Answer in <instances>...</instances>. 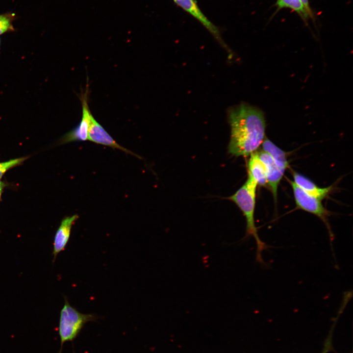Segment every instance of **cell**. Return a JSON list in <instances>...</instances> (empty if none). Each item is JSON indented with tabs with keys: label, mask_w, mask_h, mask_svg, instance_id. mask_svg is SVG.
<instances>
[{
	"label": "cell",
	"mask_w": 353,
	"mask_h": 353,
	"mask_svg": "<svg viewBox=\"0 0 353 353\" xmlns=\"http://www.w3.org/2000/svg\"><path fill=\"white\" fill-rule=\"evenodd\" d=\"M230 126L228 152L235 156H247L258 148L265 138V120L256 108L242 103L228 111Z\"/></svg>",
	"instance_id": "1"
},
{
	"label": "cell",
	"mask_w": 353,
	"mask_h": 353,
	"mask_svg": "<svg viewBox=\"0 0 353 353\" xmlns=\"http://www.w3.org/2000/svg\"><path fill=\"white\" fill-rule=\"evenodd\" d=\"M257 183L248 176L245 183L228 199L234 202L245 216L246 221V235L243 240L250 237L254 238L256 245V261L266 265L262 256V252L270 247L260 238L255 224L256 190Z\"/></svg>",
	"instance_id": "2"
},
{
	"label": "cell",
	"mask_w": 353,
	"mask_h": 353,
	"mask_svg": "<svg viewBox=\"0 0 353 353\" xmlns=\"http://www.w3.org/2000/svg\"><path fill=\"white\" fill-rule=\"evenodd\" d=\"M99 319L95 314L80 312L65 298L64 306L60 312L58 333L60 344L58 353H62L66 342H72L78 337L86 323L95 322Z\"/></svg>",
	"instance_id": "3"
},
{
	"label": "cell",
	"mask_w": 353,
	"mask_h": 353,
	"mask_svg": "<svg viewBox=\"0 0 353 353\" xmlns=\"http://www.w3.org/2000/svg\"><path fill=\"white\" fill-rule=\"evenodd\" d=\"M289 181L292 187L297 207L316 216L326 225L329 234L331 249L333 252L332 243L334 240V235L328 222L329 211L324 207L321 200L303 191L293 181L289 180Z\"/></svg>",
	"instance_id": "4"
},
{
	"label": "cell",
	"mask_w": 353,
	"mask_h": 353,
	"mask_svg": "<svg viewBox=\"0 0 353 353\" xmlns=\"http://www.w3.org/2000/svg\"><path fill=\"white\" fill-rule=\"evenodd\" d=\"M88 86L85 92L79 96L82 108V118L79 124L74 129L64 135L59 140L58 144H64L74 141L88 140V128L92 114L88 105Z\"/></svg>",
	"instance_id": "5"
},
{
	"label": "cell",
	"mask_w": 353,
	"mask_h": 353,
	"mask_svg": "<svg viewBox=\"0 0 353 353\" xmlns=\"http://www.w3.org/2000/svg\"><path fill=\"white\" fill-rule=\"evenodd\" d=\"M88 140L96 144L120 150L126 153L140 158L137 154L118 144L92 115L88 128Z\"/></svg>",
	"instance_id": "6"
},
{
	"label": "cell",
	"mask_w": 353,
	"mask_h": 353,
	"mask_svg": "<svg viewBox=\"0 0 353 353\" xmlns=\"http://www.w3.org/2000/svg\"><path fill=\"white\" fill-rule=\"evenodd\" d=\"M174 1L177 5L200 22L225 49H227L218 28L202 13L195 0H174Z\"/></svg>",
	"instance_id": "7"
},
{
	"label": "cell",
	"mask_w": 353,
	"mask_h": 353,
	"mask_svg": "<svg viewBox=\"0 0 353 353\" xmlns=\"http://www.w3.org/2000/svg\"><path fill=\"white\" fill-rule=\"evenodd\" d=\"M78 218L77 214H75L65 217L61 221L54 237L53 262L55 260L57 255L65 249L70 237L72 226Z\"/></svg>",
	"instance_id": "8"
},
{
	"label": "cell",
	"mask_w": 353,
	"mask_h": 353,
	"mask_svg": "<svg viewBox=\"0 0 353 353\" xmlns=\"http://www.w3.org/2000/svg\"><path fill=\"white\" fill-rule=\"evenodd\" d=\"M257 153L265 166L267 184L270 188L275 201L277 202L278 187L284 172L281 170L271 156L267 152L261 151Z\"/></svg>",
	"instance_id": "9"
},
{
	"label": "cell",
	"mask_w": 353,
	"mask_h": 353,
	"mask_svg": "<svg viewBox=\"0 0 353 353\" xmlns=\"http://www.w3.org/2000/svg\"><path fill=\"white\" fill-rule=\"evenodd\" d=\"M294 182L303 191L320 200L326 198L332 191V187L321 188L310 179L296 172L293 173Z\"/></svg>",
	"instance_id": "10"
},
{
	"label": "cell",
	"mask_w": 353,
	"mask_h": 353,
	"mask_svg": "<svg viewBox=\"0 0 353 353\" xmlns=\"http://www.w3.org/2000/svg\"><path fill=\"white\" fill-rule=\"evenodd\" d=\"M248 168V176L252 177L257 185L265 186L267 184L266 169L257 152L250 155Z\"/></svg>",
	"instance_id": "11"
},
{
	"label": "cell",
	"mask_w": 353,
	"mask_h": 353,
	"mask_svg": "<svg viewBox=\"0 0 353 353\" xmlns=\"http://www.w3.org/2000/svg\"><path fill=\"white\" fill-rule=\"evenodd\" d=\"M262 147L264 151L269 154L277 166L283 172L289 167L287 153L265 137Z\"/></svg>",
	"instance_id": "12"
},
{
	"label": "cell",
	"mask_w": 353,
	"mask_h": 353,
	"mask_svg": "<svg viewBox=\"0 0 353 353\" xmlns=\"http://www.w3.org/2000/svg\"><path fill=\"white\" fill-rule=\"evenodd\" d=\"M277 5L278 8H288L297 12L303 19L311 16L301 0H277Z\"/></svg>",
	"instance_id": "13"
},
{
	"label": "cell",
	"mask_w": 353,
	"mask_h": 353,
	"mask_svg": "<svg viewBox=\"0 0 353 353\" xmlns=\"http://www.w3.org/2000/svg\"><path fill=\"white\" fill-rule=\"evenodd\" d=\"M27 158V157H23L0 162V179L7 171L20 165Z\"/></svg>",
	"instance_id": "14"
},
{
	"label": "cell",
	"mask_w": 353,
	"mask_h": 353,
	"mask_svg": "<svg viewBox=\"0 0 353 353\" xmlns=\"http://www.w3.org/2000/svg\"><path fill=\"white\" fill-rule=\"evenodd\" d=\"M12 16L8 14L0 15V34L13 29Z\"/></svg>",
	"instance_id": "15"
},
{
	"label": "cell",
	"mask_w": 353,
	"mask_h": 353,
	"mask_svg": "<svg viewBox=\"0 0 353 353\" xmlns=\"http://www.w3.org/2000/svg\"><path fill=\"white\" fill-rule=\"evenodd\" d=\"M303 5L304 6L306 10L310 13H312L311 9L310 8L309 2L308 0H301Z\"/></svg>",
	"instance_id": "16"
},
{
	"label": "cell",
	"mask_w": 353,
	"mask_h": 353,
	"mask_svg": "<svg viewBox=\"0 0 353 353\" xmlns=\"http://www.w3.org/2000/svg\"><path fill=\"white\" fill-rule=\"evenodd\" d=\"M6 184L2 181H0V201L2 193L3 191L4 188L6 187Z\"/></svg>",
	"instance_id": "17"
},
{
	"label": "cell",
	"mask_w": 353,
	"mask_h": 353,
	"mask_svg": "<svg viewBox=\"0 0 353 353\" xmlns=\"http://www.w3.org/2000/svg\"><path fill=\"white\" fill-rule=\"evenodd\" d=\"M328 349L329 348H328V346H326V348L325 349L324 352L322 353H326L328 352Z\"/></svg>",
	"instance_id": "18"
}]
</instances>
